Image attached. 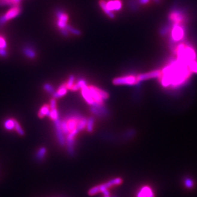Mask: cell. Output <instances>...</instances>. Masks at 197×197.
Wrapping results in <instances>:
<instances>
[{
	"mask_svg": "<svg viewBox=\"0 0 197 197\" xmlns=\"http://www.w3.org/2000/svg\"><path fill=\"white\" fill-rule=\"evenodd\" d=\"M21 12V8L16 6L10 8L9 10L3 16H0V25H3L7 21L10 20L16 17Z\"/></svg>",
	"mask_w": 197,
	"mask_h": 197,
	"instance_id": "obj_1",
	"label": "cell"
},
{
	"mask_svg": "<svg viewBox=\"0 0 197 197\" xmlns=\"http://www.w3.org/2000/svg\"><path fill=\"white\" fill-rule=\"evenodd\" d=\"M113 84L116 86L119 85H134L137 83V78L134 76H125L115 78L112 81Z\"/></svg>",
	"mask_w": 197,
	"mask_h": 197,
	"instance_id": "obj_2",
	"label": "cell"
},
{
	"mask_svg": "<svg viewBox=\"0 0 197 197\" xmlns=\"http://www.w3.org/2000/svg\"><path fill=\"white\" fill-rule=\"evenodd\" d=\"M160 76H161V72L160 70H154V71H152V72H149L147 73H142V74L138 75L136 78H137V81L138 82L149 80V79H151V78H157V77H160Z\"/></svg>",
	"mask_w": 197,
	"mask_h": 197,
	"instance_id": "obj_3",
	"label": "cell"
},
{
	"mask_svg": "<svg viewBox=\"0 0 197 197\" xmlns=\"http://www.w3.org/2000/svg\"><path fill=\"white\" fill-rule=\"evenodd\" d=\"M56 17L58 19L57 22V26L60 29L65 28L68 19V15L65 12H63L61 10H58L56 11Z\"/></svg>",
	"mask_w": 197,
	"mask_h": 197,
	"instance_id": "obj_4",
	"label": "cell"
},
{
	"mask_svg": "<svg viewBox=\"0 0 197 197\" xmlns=\"http://www.w3.org/2000/svg\"><path fill=\"white\" fill-rule=\"evenodd\" d=\"M78 131H79L77 128H75L74 130L70 132V134H69L67 137V149L69 154L71 155H72L73 154V152H74V149H73V146H74V138Z\"/></svg>",
	"mask_w": 197,
	"mask_h": 197,
	"instance_id": "obj_5",
	"label": "cell"
},
{
	"mask_svg": "<svg viewBox=\"0 0 197 197\" xmlns=\"http://www.w3.org/2000/svg\"><path fill=\"white\" fill-rule=\"evenodd\" d=\"M54 125L56 126V134H57L58 141H59V142H60V144L63 146L65 144V139H64V137H63V132L61 129L60 119H59V118H57L56 120L54 121Z\"/></svg>",
	"mask_w": 197,
	"mask_h": 197,
	"instance_id": "obj_6",
	"label": "cell"
},
{
	"mask_svg": "<svg viewBox=\"0 0 197 197\" xmlns=\"http://www.w3.org/2000/svg\"><path fill=\"white\" fill-rule=\"evenodd\" d=\"M81 92H82V95L84 98L86 100V101H87V103H89V104L91 105H93V104H94L95 101L93 100V99L92 98V97L90 95V89H89V87L87 86V85L84 86L81 88Z\"/></svg>",
	"mask_w": 197,
	"mask_h": 197,
	"instance_id": "obj_7",
	"label": "cell"
},
{
	"mask_svg": "<svg viewBox=\"0 0 197 197\" xmlns=\"http://www.w3.org/2000/svg\"><path fill=\"white\" fill-rule=\"evenodd\" d=\"M172 38L173 40L177 41L181 40L183 38L184 32L183 29L181 27L177 26V24H175L173 29H172Z\"/></svg>",
	"mask_w": 197,
	"mask_h": 197,
	"instance_id": "obj_8",
	"label": "cell"
},
{
	"mask_svg": "<svg viewBox=\"0 0 197 197\" xmlns=\"http://www.w3.org/2000/svg\"><path fill=\"white\" fill-rule=\"evenodd\" d=\"M107 7L110 11L119 10L122 7V4L119 0H114V1H110L108 2L107 3Z\"/></svg>",
	"mask_w": 197,
	"mask_h": 197,
	"instance_id": "obj_9",
	"label": "cell"
},
{
	"mask_svg": "<svg viewBox=\"0 0 197 197\" xmlns=\"http://www.w3.org/2000/svg\"><path fill=\"white\" fill-rule=\"evenodd\" d=\"M137 197H154V195L149 187L145 186L139 191Z\"/></svg>",
	"mask_w": 197,
	"mask_h": 197,
	"instance_id": "obj_10",
	"label": "cell"
},
{
	"mask_svg": "<svg viewBox=\"0 0 197 197\" xmlns=\"http://www.w3.org/2000/svg\"><path fill=\"white\" fill-rule=\"evenodd\" d=\"M99 4L100 7L102 8L103 11L105 13V14L108 17L111 19H114L115 17L114 13L112 12V11H110V10L107 7V3L105 2V0H100Z\"/></svg>",
	"mask_w": 197,
	"mask_h": 197,
	"instance_id": "obj_11",
	"label": "cell"
},
{
	"mask_svg": "<svg viewBox=\"0 0 197 197\" xmlns=\"http://www.w3.org/2000/svg\"><path fill=\"white\" fill-rule=\"evenodd\" d=\"M67 87H66V84H63L60 86V87L58 89L57 92H54L52 94L54 98H60L63 96L65 95L66 92H67Z\"/></svg>",
	"mask_w": 197,
	"mask_h": 197,
	"instance_id": "obj_12",
	"label": "cell"
},
{
	"mask_svg": "<svg viewBox=\"0 0 197 197\" xmlns=\"http://www.w3.org/2000/svg\"><path fill=\"white\" fill-rule=\"evenodd\" d=\"M23 52L24 55L29 58L33 59L36 56V52L30 47H25L23 49Z\"/></svg>",
	"mask_w": 197,
	"mask_h": 197,
	"instance_id": "obj_13",
	"label": "cell"
},
{
	"mask_svg": "<svg viewBox=\"0 0 197 197\" xmlns=\"http://www.w3.org/2000/svg\"><path fill=\"white\" fill-rule=\"evenodd\" d=\"M50 115V111H49V106L46 105H43L39 112L38 113V116L39 117L42 118L43 117L45 116H49Z\"/></svg>",
	"mask_w": 197,
	"mask_h": 197,
	"instance_id": "obj_14",
	"label": "cell"
},
{
	"mask_svg": "<svg viewBox=\"0 0 197 197\" xmlns=\"http://www.w3.org/2000/svg\"><path fill=\"white\" fill-rule=\"evenodd\" d=\"M86 125H87V120L85 119V118H81L77 123V126L76 128L78 131L82 130L83 129L85 128Z\"/></svg>",
	"mask_w": 197,
	"mask_h": 197,
	"instance_id": "obj_15",
	"label": "cell"
},
{
	"mask_svg": "<svg viewBox=\"0 0 197 197\" xmlns=\"http://www.w3.org/2000/svg\"><path fill=\"white\" fill-rule=\"evenodd\" d=\"M93 87H94V86H93ZM94 89H95V90L96 91V93H98V94L101 96V98H102L103 100H107V98H109V94H108L107 92L103 91L102 90H100V89L96 87H94Z\"/></svg>",
	"mask_w": 197,
	"mask_h": 197,
	"instance_id": "obj_16",
	"label": "cell"
},
{
	"mask_svg": "<svg viewBox=\"0 0 197 197\" xmlns=\"http://www.w3.org/2000/svg\"><path fill=\"white\" fill-rule=\"evenodd\" d=\"M190 70L195 73H197V62L195 60H191L188 63Z\"/></svg>",
	"mask_w": 197,
	"mask_h": 197,
	"instance_id": "obj_17",
	"label": "cell"
},
{
	"mask_svg": "<svg viewBox=\"0 0 197 197\" xmlns=\"http://www.w3.org/2000/svg\"><path fill=\"white\" fill-rule=\"evenodd\" d=\"M65 28L67 29V31L68 32H70L71 33L73 34H75V35H77V36H80L81 34V31L78 30V29H75L74 28H73L70 26H69L68 25V24H66V26L65 27Z\"/></svg>",
	"mask_w": 197,
	"mask_h": 197,
	"instance_id": "obj_18",
	"label": "cell"
},
{
	"mask_svg": "<svg viewBox=\"0 0 197 197\" xmlns=\"http://www.w3.org/2000/svg\"><path fill=\"white\" fill-rule=\"evenodd\" d=\"M94 118L93 117H90V119L87 120V125H86V128H87V130L89 132H91L93 128V125H94Z\"/></svg>",
	"mask_w": 197,
	"mask_h": 197,
	"instance_id": "obj_19",
	"label": "cell"
},
{
	"mask_svg": "<svg viewBox=\"0 0 197 197\" xmlns=\"http://www.w3.org/2000/svg\"><path fill=\"white\" fill-rule=\"evenodd\" d=\"M46 153V148H44V147H42V148L40 149V150L38 151V153L37 154V157L38 160H42L44 156H45Z\"/></svg>",
	"mask_w": 197,
	"mask_h": 197,
	"instance_id": "obj_20",
	"label": "cell"
},
{
	"mask_svg": "<svg viewBox=\"0 0 197 197\" xmlns=\"http://www.w3.org/2000/svg\"><path fill=\"white\" fill-rule=\"evenodd\" d=\"M14 120H7L4 122V127L6 128L7 130H12L14 128Z\"/></svg>",
	"mask_w": 197,
	"mask_h": 197,
	"instance_id": "obj_21",
	"label": "cell"
},
{
	"mask_svg": "<svg viewBox=\"0 0 197 197\" xmlns=\"http://www.w3.org/2000/svg\"><path fill=\"white\" fill-rule=\"evenodd\" d=\"M14 125H15V126H14L15 128H16V130L17 131L18 134L19 135H24V131L22 129V128L21 127V126L19 125V123L16 120H14Z\"/></svg>",
	"mask_w": 197,
	"mask_h": 197,
	"instance_id": "obj_22",
	"label": "cell"
},
{
	"mask_svg": "<svg viewBox=\"0 0 197 197\" xmlns=\"http://www.w3.org/2000/svg\"><path fill=\"white\" fill-rule=\"evenodd\" d=\"M43 88L47 92H48L49 93H51V94H53V93L55 92L53 87L51 85L49 84H45L43 85Z\"/></svg>",
	"mask_w": 197,
	"mask_h": 197,
	"instance_id": "obj_23",
	"label": "cell"
},
{
	"mask_svg": "<svg viewBox=\"0 0 197 197\" xmlns=\"http://www.w3.org/2000/svg\"><path fill=\"white\" fill-rule=\"evenodd\" d=\"M75 81V77L73 75H71L68 78V82L66 84V87L68 89H71L72 86H73V82H74Z\"/></svg>",
	"mask_w": 197,
	"mask_h": 197,
	"instance_id": "obj_24",
	"label": "cell"
},
{
	"mask_svg": "<svg viewBox=\"0 0 197 197\" xmlns=\"http://www.w3.org/2000/svg\"><path fill=\"white\" fill-rule=\"evenodd\" d=\"M49 117H51V119H53L54 121L56 120L58 118V113L56 110V109H51V111H50V115H49Z\"/></svg>",
	"mask_w": 197,
	"mask_h": 197,
	"instance_id": "obj_25",
	"label": "cell"
},
{
	"mask_svg": "<svg viewBox=\"0 0 197 197\" xmlns=\"http://www.w3.org/2000/svg\"><path fill=\"white\" fill-rule=\"evenodd\" d=\"M61 126L62 131H63V132L64 133V134H68V133H70V131H69L68 128L66 121H63L61 122Z\"/></svg>",
	"mask_w": 197,
	"mask_h": 197,
	"instance_id": "obj_26",
	"label": "cell"
},
{
	"mask_svg": "<svg viewBox=\"0 0 197 197\" xmlns=\"http://www.w3.org/2000/svg\"><path fill=\"white\" fill-rule=\"evenodd\" d=\"M185 185L187 187V188H191L193 186V181H192L191 179H187L185 181Z\"/></svg>",
	"mask_w": 197,
	"mask_h": 197,
	"instance_id": "obj_27",
	"label": "cell"
},
{
	"mask_svg": "<svg viewBox=\"0 0 197 197\" xmlns=\"http://www.w3.org/2000/svg\"><path fill=\"white\" fill-rule=\"evenodd\" d=\"M6 47H7V43L5 40H4V38H3V37H0V49L1 48L5 49Z\"/></svg>",
	"mask_w": 197,
	"mask_h": 197,
	"instance_id": "obj_28",
	"label": "cell"
},
{
	"mask_svg": "<svg viewBox=\"0 0 197 197\" xmlns=\"http://www.w3.org/2000/svg\"><path fill=\"white\" fill-rule=\"evenodd\" d=\"M0 56L2 57H6L7 56V51L4 48L0 49Z\"/></svg>",
	"mask_w": 197,
	"mask_h": 197,
	"instance_id": "obj_29",
	"label": "cell"
},
{
	"mask_svg": "<svg viewBox=\"0 0 197 197\" xmlns=\"http://www.w3.org/2000/svg\"><path fill=\"white\" fill-rule=\"evenodd\" d=\"M56 100L54 99H52L51 101V103H50V107L51 109H56Z\"/></svg>",
	"mask_w": 197,
	"mask_h": 197,
	"instance_id": "obj_30",
	"label": "cell"
},
{
	"mask_svg": "<svg viewBox=\"0 0 197 197\" xmlns=\"http://www.w3.org/2000/svg\"><path fill=\"white\" fill-rule=\"evenodd\" d=\"M61 32L63 35H64V36H68V31H67V29L66 28L61 29Z\"/></svg>",
	"mask_w": 197,
	"mask_h": 197,
	"instance_id": "obj_31",
	"label": "cell"
},
{
	"mask_svg": "<svg viewBox=\"0 0 197 197\" xmlns=\"http://www.w3.org/2000/svg\"><path fill=\"white\" fill-rule=\"evenodd\" d=\"M150 0H139V2L140 4H147L149 2Z\"/></svg>",
	"mask_w": 197,
	"mask_h": 197,
	"instance_id": "obj_32",
	"label": "cell"
},
{
	"mask_svg": "<svg viewBox=\"0 0 197 197\" xmlns=\"http://www.w3.org/2000/svg\"><path fill=\"white\" fill-rule=\"evenodd\" d=\"M20 1L21 0H14V4H18Z\"/></svg>",
	"mask_w": 197,
	"mask_h": 197,
	"instance_id": "obj_33",
	"label": "cell"
},
{
	"mask_svg": "<svg viewBox=\"0 0 197 197\" xmlns=\"http://www.w3.org/2000/svg\"><path fill=\"white\" fill-rule=\"evenodd\" d=\"M105 197H109V196H105Z\"/></svg>",
	"mask_w": 197,
	"mask_h": 197,
	"instance_id": "obj_34",
	"label": "cell"
}]
</instances>
